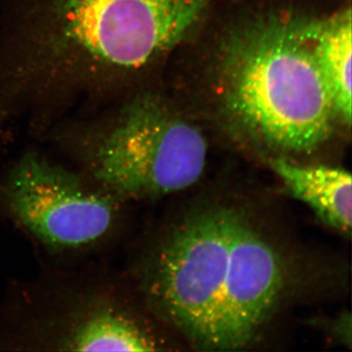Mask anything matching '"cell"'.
<instances>
[{"label": "cell", "instance_id": "6da1fadb", "mask_svg": "<svg viewBox=\"0 0 352 352\" xmlns=\"http://www.w3.org/2000/svg\"><path fill=\"white\" fill-rule=\"evenodd\" d=\"M279 248L250 212L190 210L155 247L141 288L157 316L200 349L235 351L258 337L289 282Z\"/></svg>", "mask_w": 352, "mask_h": 352}, {"label": "cell", "instance_id": "7a4b0ae2", "mask_svg": "<svg viewBox=\"0 0 352 352\" xmlns=\"http://www.w3.org/2000/svg\"><path fill=\"white\" fill-rule=\"evenodd\" d=\"M312 21L259 14L233 29L220 50L222 110L247 138L272 151L314 152L339 120L315 58Z\"/></svg>", "mask_w": 352, "mask_h": 352}, {"label": "cell", "instance_id": "3957f363", "mask_svg": "<svg viewBox=\"0 0 352 352\" xmlns=\"http://www.w3.org/2000/svg\"><path fill=\"white\" fill-rule=\"evenodd\" d=\"M208 142L193 122L153 95L139 97L88 153V175L117 198L168 195L195 184Z\"/></svg>", "mask_w": 352, "mask_h": 352}, {"label": "cell", "instance_id": "277c9868", "mask_svg": "<svg viewBox=\"0 0 352 352\" xmlns=\"http://www.w3.org/2000/svg\"><path fill=\"white\" fill-rule=\"evenodd\" d=\"M210 0H55L58 41L95 63L139 69L195 31Z\"/></svg>", "mask_w": 352, "mask_h": 352}, {"label": "cell", "instance_id": "5b68a950", "mask_svg": "<svg viewBox=\"0 0 352 352\" xmlns=\"http://www.w3.org/2000/svg\"><path fill=\"white\" fill-rule=\"evenodd\" d=\"M9 212L43 244L76 250L100 242L117 219L118 199L98 183L34 154L23 157L3 187Z\"/></svg>", "mask_w": 352, "mask_h": 352}, {"label": "cell", "instance_id": "8992f818", "mask_svg": "<svg viewBox=\"0 0 352 352\" xmlns=\"http://www.w3.org/2000/svg\"><path fill=\"white\" fill-rule=\"evenodd\" d=\"M45 324L39 344L56 351H154L156 342L133 317L110 300V296H88L67 307Z\"/></svg>", "mask_w": 352, "mask_h": 352}, {"label": "cell", "instance_id": "52a82bcc", "mask_svg": "<svg viewBox=\"0 0 352 352\" xmlns=\"http://www.w3.org/2000/svg\"><path fill=\"white\" fill-rule=\"evenodd\" d=\"M273 171L298 200L305 201L322 221L349 236L351 233V175L331 166H302L285 159L270 162Z\"/></svg>", "mask_w": 352, "mask_h": 352}, {"label": "cell", "instance_id": "ba28073f", "mask_svg": "<svg viewBox=\"0 0 352 352\" xmlns=\"http://www.w3.org/2000/svg\"><path fill=\"white\" fill-rule=\"evenodd\" d=\"M351 9L312 21L317 64L332 99L338 120L351 124Z\"/></svg>", "mask_w": 352, "mask_h": 352}]
</instances>
